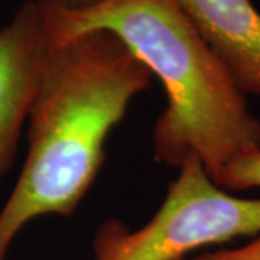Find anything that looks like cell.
<instances>
[{
    "mask_svg": "<svg viewBox=\"0 0 260 260\" xmlns=\"http://www.w3.org/2000/svg\"><path fill=\"white\" fill-rule=\"evenodd\" d=\"M215 184L233 191L260 188V150L234 160L215 179Z\"/></svg>",
    "mask_w": 260,
    "mask_h": 260,
    "instance_id": "6",
    "label": "cell"
},
{
    "mask_svg": "<svg viewBox=\"0 0 260 260\" xmlns=\"http://www.w3.org/2000/svg\"><path fill=\"white\" fill-rule=\"evenodd\" d=\"M153 77L114 34L88 30L52 41L29 114L28 155L0 211V260L38 217L78 208L104 159V145Z\"/></svg>",
    "mask_w": 260,
    "mask_h": 260,
    "instance_id": "1",
    "label": "cell"
},
{
    "mask_svg": "<svg viewBox=\"0 0 260 260\" xmlns=\"http://www.w3.org/2000/svg\"><path fill=\"white\" fill-rule=\"evenodd\" d=\"M51 34L38 0H25L0 29V178L9 169L20 132L41 88Z\"/></svg>",
    "mask_w": 260,
    "mask_h": 260,
    "instance_id": "4",
    "label": "cell"
},
{
    "mask_svg": "<svg viewBox=\"0 0 260 260\" xmlns=\"http://www.w3.org/2000/svg\"><path fill=\"white\" fill-rule=\"evenodd\" d=\"M39 2L51 9L77 13V12H85V10L99 8L109 0H39Z\"/></svg>",
    "mask_w": 260,
    "mask_h": 260,
    "instance_id": "8",
    "label": "cell"
},
{
    "mask_svg": "<svg viewBox=\"0 0 260 260\" xmlns=\"http://www.w3.org/2000/svg\"><path fill=\"white\" fill-rule=\"evenodd\" d=\"M182 260H186V259H182Z\"/></svg>",
    "mask_w": 260,
    "mask_h": 260,
    "instance_id": "9",
    "label": "cell"
},
{
    "mask_svg": "<svg viewBox=\"0 0 260 260\" xmlns=\"http://www.w3.org/2000/svg\"><path fill=\"white\" fill-rule=\"evenodd\" d=\"M192 260H260V236L242 247L204 253Z\"/></svg>",
    "mask_w": 260,
    "mask_h": 260,
    "instance_id": "7",
    "label": "cell"
},
{
    "mask_svg": "<svg viewBox=\"0 0 260 260\" xmlns=\"http://www.w3.org/2000/svg\"><path fill=\"white\" fill-rule=\"evenodd\" d=\"M42 8L52 41L109 30L162 83L167 106L152 133L159 162L179 168L195 156L215 182L234 160L260 150V120L246 94L178 0H109L77 13Z\"/></svg>",
    "mask_w": 260,
    "mask_h": 260,
    "instance_id": "2",
    "label": "cell"
},
{
    "mask_svg": "<svg viewBox=\"0 0 260 260\" xmlns=\"http://www.w3.org/2000/svg\"><path fill=\"white\" fill-rule=\"evenodd\" d=\"M244 94L260 97V12L251 0H178Z\"/></svg>",
    "mask_w": 260,
    "mask_h": 260,
    "instance_id": "5",
    "label": "cell"
},
{
    "mask_svg": "<svg viewBox=\"0 0 260 260\" xmlns=\"http://www.w3.org/2000/svg\"><path fill=\"white\" fill-rule=\"evenodd\" d=\"M167 197L143 227L107 220L94 236L95 260H182L210 244L260 234V198L217 185L198 158L186 159Z\"/></svg>",
    "mask_w": 260,
    "mask_h": 260,
    "instance_id": "3",
    "label": "cell"
}]
</instances>
